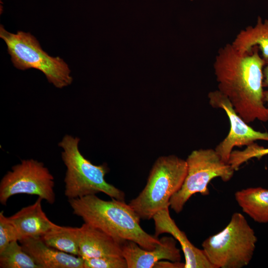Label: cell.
Listing matches in <instances>:
<instances>
[{
  "label": "cell",
  "instance_id": "ba28073f",
  "mask_svg": "<svg viewBox=\"0 0 268 268\" xmlns=\"http://www.w3.org/2000/svg\"><path fill=\"white\" fill-rule=\"evenodd\" d=\"M54 178L42 162L30 159L13 166L0 183V202L18 194L36 195L53 204L55 201Z\"/></svg>",
  "mask_w": 268,
  "mask_h": 268
},
{
  "label": "cell",
  "instance_id": "30bf717a",
  "mask_svg": "<svg viewBox=\"0 0 268 268\" xmlns=\"http://www.w3.org/2000/svg\"><path fill=\"white\" fill-rule=\"evenodd\" d=\"M160 243L152 250L141 248L134 242L124 240L122 243V251L128 268H152L162 260L180 262V250L177 247V240L173 237L163 236Z\"/></svg>",
  "mask_w": 268,
  "mask_h": 268
},
{
  "label": "cell",
  "instance_id": "8fae6325",
  "mask_svg": "<svg viewBox=\"0 0 268 268\" xmlns=\"http://www.w3.org/2000/svg\"><path fill=\"white\" fill-rule=\"evenodd\" d=\"M169 206L158 211L152 217L155 225L156 237L163 233L172 236L181 245L184 255V268H215L206 258L202 249L195 247L188 239L186 234L181 231L171 218Z\"/></svg>",
  "mask_w": 268,
  "mask_h": 268
},
{
  "label": "cell",
  "instance_id": "3957f363",
  "mask_svg": "<svg viewBox=\"0 0 268 268\" xmlns=\"http://www.w3.org/2000/svg\"><path fill=\"white\" fill-rule=\"evenodd\" d=\"M79 140L67 134L59 143L63 149L62 158L67 167L65 196L70 200L102 192L111 199L124 201L125 193L105 179L107 167L93 164L80 153Z\"/></svg>",
  "mask_w": 268,
  "mask_h": 268
},
{
  "label": "cell",
  "instance_id": "6da1fadb",
  "mask_svg": "<svg viewBox=\"0 0 268 268\" xmlns=\"http://www.w3.org/2000/svg\"><path fill=\"white\" fill-rule=\"evenodd\" d=\"M265 64L258 47L250 53H242L231 43L219 49L214 61L218 90L228 98L248 124L257 120L268 121L264 101Z\"/></svg>",
  "mask_w": 268,
  "mask_h": 268
},
{
  "label": "cell",
  "instance_id": "9c48e42d",
  "mask_svg": "<svg viewBox=\"0 0 268 268\" xmlns=\"http://www.w3.org/2000/svg\"><path fill=\"white\" fill-rule=\"evenodd\" d=\"M208 98L211 106L225 112L230 124L227 135L215 148L223 161L228 163L235 146H247L257 140L268 141V133L256 131L249 126L238 114L228 98L218 89L210 92Z\"/></svg>",
  "mask_w": 268,
  "mask_h": 268
},
{
  "label": "cell",
  "instance_id": "44dd1931",
  "mask_svg": "<svg viewBox=\"0 0 268 268\" xmlns=\"http://www.w3.org/2000/svg\"><path fill=\"white\" fill-rule=\"evenodd\" d=\"M19 241L17 232L8 218L4 215L3 211L0 212V252L11 242Z\"/></svg>",
  "mask_w": 268,
  "mask_h": 268
},
{
  "label": "cell",
  "instance_id": "277c9868",
  "mask_svg": "<svg viewBox=\"0 0 268 268\" xmlns=\"http://www.w3.org/2000/svg\"><path fill=\"white\" fill-rule=\"evenodd\" d=\"M187 172L186 160L174 155L159 157L145 186L129 205L140 219L152 218L158 211L169 206L171 198L180 189Z\"/></svg>",
  "mask_w": 268,
  "mask_h": 268
},
{
  "label": "cell",
  "instance_id": "5bb4252c",
  "mask_svg": "<svg viewBox=\"0 0 268 268\" xmlns=\"http://www.w3.org/2000/svg\"><path fill=\"white\" fill-rule=\"evenodd\" d=\"M42 200L38 197L33 204L22 208L8 217L17 232L19 241L27 238H41L58 226L50 220L43 211Z\"/></svg>",
  "mask_w": 268,
  "mask_h": 268
},
{
  "label": "cell",
  "instance_id": "52a82bcc",
  "mask_svg": "<svg viewBox=\"0 0 268 268\" xmlns=\"http://www.w3.org/2000/svg\"><path fill=\"white\" fill-rule=\"evenodd\" d=\"M187 172L180 188L171 198L169 206L178 213L194 194H209L208 184L214 178L219 177L229 181L235 171L222 160L215 149H200L193 151L186 159Z\"/></svg>",
  "mask_w": 268,
  "mask_h": 268
},
{
  "label": "cell",
  "instance_id": "2e32d148",
  "mask_svg": "<svg viewBox=\"0 0 268 268\" xmlns=\"http://www.w3.org/2000/svg\"><path fill=\"white\" fill-rule=\"evenodd\" d=\"M235 200L253 220L259 223H268V189L251 187L237 191Z\"/></svg>",
  "mask_w": 268,
  "mask_h": 268
},
{
  "label": "cell",
  "instance_id": "e0dca14e",
  "mask_svg": "<svg viewBox=\"0 0 268 268\" xmlns=\"http://www.w3.org/2000/svg\"><path fill=\"white\" fill-rule=\"evenodd\" d=\"M79 227L58 225L44 235L41 239L50 247L79 256Z\"/></svg>",
  "mask_w": 268,
  "mask_h": 268
},
{
  "label": "cell",
  "instance_id": "ac0fdd59",
  "mask_svg": "<svg viewBox=\"0 0 268 268\" xmlns=\"http://www.w3.org/2000/svg\"><path fill=\"white\" fill-rule=\"evenodd\" d=\"M0 268H41L18 241L11 242L0 252Z\"/></svg>",
  "mask_w": 268,
  "mask_h": 268
},
{
  "label": "cell",
  "instance_id": "4fadbf2b",
  "mask_svg": "<svg viewBox=\"0 0 268 268\" xmlns=\"http://www.w3.org/2000/svg\"><path fill=\"white\" fill-rule=\"evenodd\" d=\"M80 228L79 256L83 259L123 256L122 243L102 230L84 222Z\"/></svg>",
  "mask_w": 268,
  "mask_h": 268
},
{
  "label": "cell",
  "instance_id": "5b68a950",
  "mask_svg": "<svg viewBox=\"0 0 268 268\" xmlns=\"http://www.w3.org/2000/svg\"><path fill=\"white\" fill-rule=\"evenodd\" d=\"M257 240L244 216L235 212L223 229L206 238L201 245L215 268H242L252 259Z\"/></svg>",
  "mask_w": 268,
  "mask_h": 268
},
{
  "label": "cell",
  "instance_id": "d6986e66",
  "mask_svg": "<svg viewBox=\"0 0 268 268\" xmlns=\"http://www.w3.org/2000/svg\"><path fill=\"white\" fill-rule=\"evenodd\" d=\"M267 155H268V147L265 148L254 142L247 146L244 150H233L228 163L235 171L239 169L242 164L249 160L253 158L260 159Z\"/></svg>",
  "mask_w": 268,
  "mask_h": 268
},
{
  "label": "cell",
  "instance_id": "7402d4cb",
  "mask_svg": "<svg viewBox=\"0 0 268 268\" xmlns=\"http://www.w3.org/2000/svg\"><path fill=\"white\" fill-rule=\"evenodd\" d=\"M185 263H181V262H164L159 261L156 264L154 268H184Z\"/></svg>",
  "mask_w": 268,
  "mask_h": 268
},
{
  "label": "cell",
  "instance_id": "603a6c76",
  "mask_svg": "<svg viewBox=\"0 0 268 268\" xmlns=\"http://www.w3.org/2000/svg\"><path fill=\"white\" fill-rule=\"evenodd\" d=\"M264 84L268 87V90L264 91V101L267 103V108L268 110V60L266 62L264 68Z\"/></svg>",
  "mask_w": 268,
  "mask_h": 268
},
{
  "label": "cell",
  "instance_id": "7a4b0ae2",
  "mask_svg": "<svg viewBox=\"0 0 268 268\" xmlns=\"http://www.w3.org/2000/svg\"><path fill=\"white\" fill-rule=\"evenodd\" d=\"M73 213L85 223L97 228L120 242H134L146 250H152L160 243L154 235L146 233L139 224L140 218L125 201L103 200L95 195L68 200Z\"/></svg>",
  "mask_w": 268,
  "mask_h": 268
},
{
  "label": "cell",
  "instance_id": "7c38bea8",
  "mask_svg": "<svg viewBox=\"0 0 268 268\" xmlns=\"http://www.w3.org/2000/svg\"><path fill=\"white\" fill-rule=\"evenodd\" d=\"M19 242L41 268H84L82 258L50 247L41 238H27Z\"/></svg>",
  "mask_w": 268,
  "mask_h": 268
},
{
  "label": "cell",
  "instance_id": "8992f818",
  "mask_svg": "<svg viewBox=\"0 0 268 268\" xmlns=\"http://www.w3.org/2000/svg\"><path fill=\"white\" fill-rule=\"evenodd\" d=\"M0 37L6 43L11 61L17 69L39 70L50 83L59 88L71 83L73 79L68 65L59 57L49 55L30 33L18 31L15 34L12 33L0 25Z\"/></svg>",
  "mask_w": 268,
  "mask_h": 268
},
{
  "label": "cell",
  "instance_id": "9a60e30c",
  "mask_svg": "<svg viewBox=\"0 0 268 268\" xmlns=\"http://www.w3.org/2000/svg\"><path fill=\"white\" fill-rule=\"evenodd\" d=\"M231 44L242 53H250L254 47H258L266 62L268 60V20L259 16L256 24L241 30Z\"/></svg>",
  "mask_w": 268,
  "mask_h": 268
},
{
  "label": "cell",
  "instance_id": "ffe728a7",
  "mask_svg": "<svg viewBox=\"0 0 268 268\" xmlns=\"http://www.w3.org/2000/svg\"><path fill=\"white\" fill-rule=\"evenodd\" d=\"M84 268H128L123 256L103 257L84 259Z\"/></svg>",
  "mask_w": 268,
  "mask_h": 268
}]
</instances>
